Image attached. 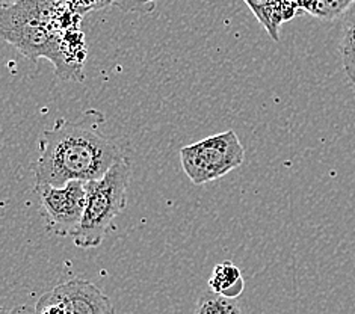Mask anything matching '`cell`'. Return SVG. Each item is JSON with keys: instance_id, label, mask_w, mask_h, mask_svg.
<instances>
[{"instance_id": "6da1fadb", "label": "cell", "mask_w": 355, "mask_h": 314, "mask_svg": "<svg viewBox=\"0 0 355 314\" xmlns=\"http://www.w3.org/2000/svg\"><path fill=\"white\" fill-rule=\"evenodd\" d=\"M106 121L98 109H88L78 120H58L38 141L33 165L35 184L64 186L69 182H92L103 177L123 156L118 143L100 132Z\"/></svg>"}, {"instance_id": "8fae6325", "label": "cell", "mask_w": 355, "mask_h": 314, "mask_svg": "<svg viewBox=\"0 0 355 314\" xmlns=\"http://www.w3.org/2000/svg\"><path fill=\"white\" fill-rule=\"evenodd\" d=\"M355 0H311L306 5V11L320 20L331 21L343 17Z\"/></svg>"}, {"instance_id": "2e32d148", "label": "cell", "mask_w": 355, "mask_h": 314, "mask_svg": "<svg viewBox=\"0 0 355 314\" xmlns=\"http://www.w3.org/2000/svg\"><path fill=\"white\" fill-rule=\"evenodd\" d=\"M114 2H115V0H114ZM112 5H114V3H112Z\"/></svg>"}, {"instance_id": "277c9868", "label": "cell", "mask_w": 355, "mask_h": 314, "mask_svg": "<svg viewBox=\"0 0 355 314\" xmlns=\"http://www.w3.org/2000/svg\"><path fill=\"white\" fill-rule=\"evenodd\" d=\"M245 160V148L234 130L214 134L180 150V162L184 174L197 184L218 180Z\"/></svg>"}, {"instance_id": "e0dca14e", "label": "cell", "mask_w": 355, "mask_h": 314, "mask_svg": "<svg viewBox=\"0 0 355 314\" xmlns=\"http://www.w3.org/2000/svg\"><path fill=\"white\" fill-rule=\"evenodd\" d=\"M239 314H241V313H239Z\"/></svg>"}, {"instance_id": "3957f363", "label": "cell", "mask_w": 355, "mask_h": 314, "mask_svg": "<svg viewBox=\"0 0 355 314\" xmlns=\"http://www.w3.org/2000/svg\"><path fill=\"white\" fill-rule=\"evenodd\" d=\"M130 177V162L125 157H121L98 180L85 183V210H83L79 228L71 236L78 248H97L105 241L107 233L114 230V220L128 202Z\"/></svg>"}, {"instance_id": "7a4b0ae2", "label": "cell", "mask_w": 355, "mask_h": 314, "mask_svg": "<svg viewBox=\"0 0 355 314\" xmlns=\"http://www.w3.org/2000/svg\"><path fill=\"white\" fill-rule=\"evenodd\" d=\"M82 17L69 0H14L0 5V40L33 62L49 59L56 70L64 33L80 28Z\"/></svg>"}, {"instance_id": "9a60e30c", "label": "cell", "mask_w": 355, "mask_h": 314, "mask_svg": "<svg viewBox=\"0 0 355 314\" xmlns=\"http://www.w3.org/2000/svg\"><path fill=\"white\" fill-rule=\"evenodd\" d=\"M150 2H151V3H155V5H156V2H157V0H150Z\"/></svg>"}, {"instance_id": "8992f818", "label": "cell", "mask_w": 355, "mask_h": 314, "mask_svg": "<svg viewBox=\"0 0 355 314\" xmlns=\"http://www.w3.org/2000/svg\"><path fill=\"white\" fill-rule=\"evenodd\" d=\"M47 296L61 304L65 314H115L111 299L96 284L82 278L58 284Z\"/></svg>"}, {"instance_id": "9c48e42d", "label": "cell", "mask_w": 355, "mask_h": 314, "mask_svg": "<svg viewBox=\"0 0 355 314\" xmlns=\"http://www.w3.org/2000/svg\"><path fill=\"white\" fill-rule=\"evenodd\" d=\"M243 2L251 8L257 20L263 24L269 37L275 41H280L278 28H280V23L284 20V17L280 6H278V0H243Z\"/></svg>"}, {"instance_id": "7c38bea8", "label": "cell", "mask_w": 355, "mask_h": 314, "mask_svg": "<svg viewBox=\"0 0 355 314\" xmlns=\"http://www.w3.org/2000/svg\"><path fill=\"white\" fill-rule=\"evenodd\" d=\"M114 5L120 8L124 12H141L150 14L155 11L156 5L151 3L150 0H115Z\"/></svg>"}, {"instance_id": "5b68a950", "label": "cell", "mask_w": 355, "mask_h": 314, "mask_svg": "<svg viewBox=\"0 0 355 314\" xmlns=\"http://www.w3.org/2000/svg\"><path fill=\"white\" fill-rule=\"evenodd\" d=\"M35 193L47 232L55 236L71 237L79 228L85 210V183L69 182L64 186L35 184Z\"/></svg>"}, {"instance_id": "52a82bcc", "label": "cell", "mask_w": 355, "mask_h": 314, "mask_svg": "<svg viewBox=\"0 0 355 314\" xmlns=\"http://www.w3.org/2000/svg\"><path fill=\"white\" fill-rule=\"evenodd\" d=\"M209 288L225 298H239L245 288V279L242 278L241 269L228 260L218 263L209 278Z\"/></svg>"}, {"instance_id": "30bf717a", "label": "cell", "mask_w": 355, "mask_h": 314, "mask_svg": "<svg viewBox=\"0 0 355 314\" xmlns=\"http://www.w3.org/2000/svg\"><path fill=\"white\" fill-rule=\"evenodd\" d=\"M241 308L236 299L225 298L212 290L201 293L193 314H239Z\"/></svg>"}, {"instance_id": "4fadbf2b", "label": "cell", "mask_w": 355, "mask_h": 314, "mask_svg": "<svg viewBox=\"0 0 355 314\" xmlns=\"http://www.w3.org/2000/svg\"><path fill=\"white\" fill-rule=\"evenodd\" d=\"M69 2L78 10L82 15L91 11L103 10V8L112 5L114 0H69Z\"/></svg>"}, {"instance_id": "5bb4252c", "label": "cell", "mask_w": 355, "mask_h": 314, "mask_svg": "<svg viewBox=\"0 0 355 314\" xmlns=\"http://www.w3.org/2000/svg\"><path fill=\"white\" fill-rule=\"evenodd\" d=\"M14 0H0V5H6V3H12Z\"/></svg>"}, {"instance_id": "ba28073f", "label": "cell", "mask_w": 355, "mask_h": 314, "mask_svg": "<svg viewBox=\"0 0 355 314\" xmlns=\"http://www.w3.org/2000/svg\"><path fill=\"white\" fill-rule=\"evenodd\" d=\"M339 50L346 78L355 87V2L342 17Z\"/></svg>"}]
</instances>
